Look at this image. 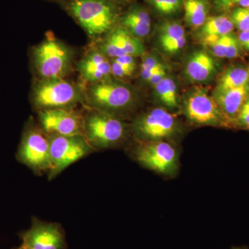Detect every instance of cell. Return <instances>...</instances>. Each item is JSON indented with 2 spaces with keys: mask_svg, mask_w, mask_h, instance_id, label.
<instances>
[{
  "mask_svg": "<svg viewBox=\"0 0 249 249\" xmlns=\"http://www.w3.org/2000/svg\"><path fill=\"white\" fill-rule=\"evenodd\" d=\"M63 4L69 14L92 38L110 32L121 17L114 0H65Z\"/></svg>",
  "mask_w": 249,
  "mask_h": 249,
  "instance_id": "obj_1",
  "label": "cell"
},
{
  "mask_svg": "<svg viewBox=\"0 0 249 249\" xmlns=\"http://www.w3.org/2000/svg\"><path fill=\"white\" fill-rule=\"evenodd\" d=\"M83 121V134L94 150L114 148L127 137V124L116 114L90 108Z\"/></svg>",
  "mask_w": 249,
  "mask_h": 249,
  "instance_id": "obj_2",
  "label": "cell"
},
{
  "mask_svg": "<svg viewBox=\"0 0 249 249\" xmlns=\"http://www.w3.org/2000/svg\"><path fill=\"white\" fill-rule=\"evenodd\" d=\"M85 100L80 87L64 78L38 80L34 85L32 102L38 110L65 108L73 109Z\"/></svg>",
  "mask_w": 249,
  "mask_h": 249,
  "instance_id": "obj_3",
  "label": "cell"
},
{
  "mask_svg": "<svg viewBox=\"0 0 249 249\" xmlns=\"http://www.w3.org/2000/svg\"><path fill=\"white\" fill-rule=\"evenodd\" d=\"M33 62L40 79L64 78L71 69L72 53L65 44L49 34L34 49Z\"/></svg>",
  "mask_w": 249,
  "mask_h": 249,
  "instance_id": "obj_4",
  "label": "cell"
},
{
  "mask_svg": "<svg viewBox=\"0 0 249 249\" xmlns=\"http://www.w3.org/2000/svg\"><path fill=\"white\" fill-rule=\"evenodd\" d=\"M85 100L91 109L119 116L133 107L136 97L128 85L107 78L90 84L85 91Z\"/></svg>",
  "mask_w": 249,
  "mask_h": 249,
  "instance_id": "obj_5",
  "label": "cell"
},
{
  "mask_svg": "<svg viewBox=\"0 0 249 249\" xmlns=\"http://www.w3.org/2000/svg\"><path fill=\"white\" fill-rule=\"evenodd\" d=\"M18 161L34 173H48L50 168V137L41 127L28 124L16 153Z\"/></svg>",
  "mask_w": 249,
  "mask_h": 249,
  "instance_id": "obj_6",
  "label": "cell"
},
{
  "mask_svg": "<svg viewBox=\"0 0 249 249\" xmlns=\"http://www.w3.org/2000/svg\"><path fill=\"white\" fill-rule=\"evenodd\" d=\"M50 168L49 180L56 178L69 166L94 152L83 135L49 136Z\"/></svg>",
  "mask_w": 249,
  "mask_h": 249,
  "instance_id": "obj_7",
  "label": "cell"
},
{
  "mask_svg": "<svg viewBox=\"0 0 249 249\" xmlns=\"http://www.w3.org/2000/svg\"><path fill=\"white\" fill-rule=\"evenodd\" d=\"M178 128L176 117L162 107L142 114L132 124L134 136L142 142L167 141L178 133Z\"/></svg>",
  "mask_w": 249,
  "mask_h": 249,
  "instance_id": "obj_8",
  "label": "cell"
},
{
  "mask_svg": "<svg viewBox=\"0 0 249 249\" xmlns=\"http://www.w3.org/2000/svg\"><path fill=\"white\" fill-rule=\"evenodd\" d=\"M183 113L187 120L195 125L230 127L234 124L214 98L203 89L195 90L189 94L185 101Z\"/></svg>",
  "mask_w": 249,
  "mask_h": 249,
  "instance_id": "obj_9",
  "label": "cell"
},
{
  "mask_svg": "<svg viewBox=\"0 0 249 249\" xmlns=\"http://www.w3.org/2000/svg\"><path fill=\"white\" fill-rule=\"evenodd\" d=\"M134 155L139 164L160 175L171 176L178 171V149L167 141L142 142Z\"/></svg>",
  "mask_w": 249,
  "mask_h": 249,
  "instance_id": "obj_10",
  "label": "cell"
},
{
  "mask_svg": "<svg viewBox=\"0 0 249 249\" xmlns=\"http://www.w3.org/2000/svg\"><path fill=\"white\" fill-rule=\"evenodd\" d=\"M40 127L49 136L83 135L84 121L73 109L57 108L39 112Z\"/></svg>",
  "mask_w": 249,
  "mask_h": 249,
  "instance_id": "obj_11",
  "label": "cell"
},
{
  "mask_svg": "<svg viewBox=\"0 0 249 249\" xmlns=\"http://www.w3.org/2000/svg\"><path fill=\"white\" fill-rule=\"evenodd\" d=\"M22 245L34 249H66L65 233L57 223L34 219L30 229L20 235Z\"/></svg>",
  "mask_w": 249,
  "mask_h": 249,
  "instance_id": "obj_12",
  "label": "cell"
},
{
  "mask_svg": "<svg viewBox=\"0 0 249 249\" xmlns=\"http://www.w3.org/2000/svg\"><path fill=\"white\" fill-rule=\"evenodd\" d=\"M99 49L108 58L112 59L124 55L139 56L145 52L141 39L134 37L120 25L108 33Z\"/></svg>",
  "mask_w": 249,
  "mask_h": 249,
  "instance_id": "obj_13",
  "label": "cell"
},
{
  "mask_svg": "<svg viewBox=\"0 0 249 249\" xmlns=\"http://www.w3.org/2000/svg\"><path fill=\"white\" fill-rule=\"evenodd\" d=\"M80 76L89 84L98 83L111 75V62L99 48L92 49L77 65Z\"/></svg>",
  "mask_w": 249,
  "mask_h": 249,
  "instance_id": "obj_14",
  "label": "cell"
},
{
  "mask_svg": "<svg viewBox=\"0 0 249 249\" xmlns=\"http://www.w3.org/2000/svg\"><path fill=\"white\" fill-rule=\"evenodd\" d=\"M217 65L213 57L204 50L194 52L186 65V73L193 82L203 83L211 80L217 71Z\"/></svg>",
  "mask_w": 249,
  "mask_h": 249,
  "instance_id": "obj_15",
  "label": "cell"
},
{
  "mask_svg": "<svg viewBox=\"0 0 249 249\" xmlns=\"http://www.w3.org/2000/svg\"><path fill=\"white\" fill-rule=\"evenodd\" d=\"M119 25L137 38L146 37L151 31L152 20L146 10L134 5L119 19Z\"/></svg>",
  "mask_w": 249,
  "mask_h": 249,
  "instance_id": "obj_16",
  "label": "cell"
},
{
  "mask_svg": "<svg viewBox=\"0 0 249 249\" xmlns=\"http://www.w3.org/2000/svg\"><path fill=\"white\" fill-rule=\"evenodd\" d=\"M249 97V85L226 91H215L214 99L223 112L233 121Z\"/></svg>",
  "mask_w": 249,
  "mask_h": 249,
  "instance_id": "obj_17",
  "label": "cell"
},
{
  "mask_svg": "<svg viewBox=\"0 0 249 249\" xmlns=\"http://www.w3.org/2000/svg\"><path fill=\"white\" fill-rule=\"evenodd\" d=\"M247 85H249V70L242 67H232L223 73L215 91H226Z\"/></svg>",
  "mask_w": 249,
  "mask_h": 249,
  "instance_id": "obj_18",
  "label": "cell"
},
{
  "mask_svg": "<svg viewBox=\"0 0 249 249\" xmlns=\"http://www.w3.org/2000/svg\"><path fill=\"white\" fill-rule=\"evenodd\" d=\"M185 19L190 27H201L207 19L208 4L205 0H185Z\"/></svg>",
  "mask_w": 249,
  "mask_h": 249,
  "instance_id": "obj_19",
  "label": "cell"
},
{
  "mask_svg": "<svg viewBox=\"0 0 249 249\" xmlns=\"http://www.w3.org/2000/svg\"><path fill=\"white\" fill-rule=\"evenodd\" d=\"M154 89L155 96L165 107L174 109L178 107V87L173 78L165 77Z\"/></svg>",
  "mask_w": 249,
  "mask_h": 249,
  "instance_id": "obj_20",
  "label": "cell"
},
{
  "mask_svg": "<svg viewBox=\"0 0 249 249\" xmlns=\"http://www.w3.org/2000/svg\"><path fill=\"white\" fill-rule=\"evenodd\" d=\"M230 18L219 16L208 18L201 26V34L204 37H217L231 34L234 29Z\"/></svg>",
  "mask_w": 249,
  "mask_h": 249,
  "instance_id": "obj_21",
  "label": "cell"
},
{
  "mask_svg": "<svg viewBox=\"0 0 249 249\" xmlns=\"http://www.w3.org/2000/svg\"><path fill=\"white\" fill-rule=\"evenodd\" d=\"M111 75L119 78L130 77L137 68L135 57L124 55L113 58L111 62Z\"/></svg>",
  "mask_w": 249,
  "mask_h": 249,
  "instance_id": "obj_22",
  "label": "cell"
},
{
  "mask_svg": "<svg viewBox=\"0 0 249 249\" xmlns=\"http://www.w3.org/2000/svg\"><path fill=\"white\" fill-rule=\"evenodd\" d=\"M186 36L184 28L178 23L165 22L160 27L159 37L161 47Z\"/></svg>",
  "mask_w": 249,
  "mask_h": 249,
  "instance_id": "obj_23",
  "label": "cell"
},
{
  "mask_svg": "<svg viewBox=\"0 0 249 249\" xmlns=\"http://www.w3.org/2000/svg\"><path fill=\"white\" fill-rule=\"evenodd\" d=\"M228 35L217 37H204L205 47L218 58H226L227 53Z\"/></svg>",
  "mask_w": 249,
  "mask_h": 249,
  "instance_id": "obj_24",
  "label": "cell"
},
{
  "mask_svg": "<svg viewBox=\"0 0 249 249\" xmlns=\"http://www.w3.org/2000/svg\"><path fill=\"white\" fill-rule=\"evenodd\" d=\"M152 6L160 14L171 15L181 9L183 0H148Z\"/></svg>",
  "mask_w": 249,
  "mask_h": 249,
  "instance_id": "obj_25",
  "label": "cell"
},
{
  "mask_svg": "<svg viewBox=\"0 0 249 249\" xmlns=\"http://www.w3.org/2000/svg\"><path fill=\"white\" fill-rule=\"evenodd\" d=\"M234 27L237 28L240 32L249 30V9L237 7L232 10L231 15Z\"/></svg>",
  "mask_w": 249,
  "mask_h": 249,
  "instance_id": "obj_26",
  "label": "cell"
},
{
  "mask_svg": "<svg viewBox=\"0 0 249 249\" xmlns=\"http://www.w3.org/2000/svg\"><path fill=\"white\" fill-rule=\"evenodd\" d=\"M161 63L156 57L149 55L144 59L141 65V78L142 81L147 83L156 69Z\"/></svg>",
  "mask_w": 249,
  "mask_h": 249,
  "instance_id": "obj_27",
  "label": "cell"
},
{
  "mask_svg": "<svg viewBox=\"0 0 249 249\" xmlns=\"http://www.w3.org/2000/svg\"><path fill=\"white\" fill-rule=\"evenodd\" d=\"M242 49L238 38L232 33L229 34L226 58H235L240 56Z\"/></svg>",
  "mask_w": 249,
  "mask_h": 249,
  "instance_id": "obj_28",
  "label": "cell"
},
{
  "mask_svg": "<svg viewBox=\"0 0 249 249\" xmlns=\"http://www.w3.org/2000/svg\"><path fill=\"white\" fill-rule=\"evenodd\" d=\"M235 124L245 128L249 125V97L241 108L238 115L236 117Z\"/></svg>",
  "mask_w": 249,
  "mask_h": 249,
  "instance_id": "obj_29",
  "label": "cell"
},
{
  "mask_svg": "<svg viewBox=\"0 0 249 249\" xmlns=\"http://www.w3.org/2000/svg\"><path fill=\"white\" fill-rule=\"evenodd\" d=\"M167 76H168V74H167L166 67L164 65L160 63V66L157 67L154 73H152L147 83L154 88L155 85L160 83L161 80L164 79L165 77Z\"/></svg>",
  "mask_w": 249,
  "mask_h": 249,
  "instance_id": "obj_30",
  "label": "cell"
},
{
  "mask_svg": "<svg viewBox=\"0 0 249 249\" xmlns=\"http://www.w3.org/2000/svg\"><path fill=\"white\" fill-rule=\"evenodd\" d=\"M186 36L162 46V48H163L165 52H168V53H175L181 50V49H183L185 45H186Z\"/></svg>",
  "mask_w": 249,
  "mask_h": 249,
  "instance_id": "obj_31",
  "label": "cell"
},
{
  "mask_svg": "<svg viewBox=\"0 0 249 249\" xmlns=\"http://www.w3.org/2000/svg\"><path fill=\"white\" fill-rule=\"evenodd\" d=\"M237 0H214V4L221 11H227L235 4Z\"/></svg>",
  "mask_w": 249,
  "mask_h": 249,
  "instance_id": "obj_32",
  "label": "cell"
},
{
  "mask_svg": "<svg viewBox=\"0 0 249 249\" xmlns=\"http://www.w3.org/2000/svg\"><path fill=\"white\" fill-rule=\"evenodd\" d=\"M237 38H238L242 49L249 52V30L240 32Z\"/></svg>",
  "mask_w": 249,
  "mask_h": 249,
  "instance_id": "obj_33",
  "label": "cell"
},
{
  "mask_svg": "<svg viewBox=\"0 0 249 249\" xmlns=\"http://www.w3.org/2000/svg\"><path fill=\"white\" fill-rule=\"evenodd\" d=\"M235 4L238 5L239 7L249 9V0H237Z\"/></svg>",
  "mask_w": 249,
  "mask_h": 249,
  "instance_id": "obj_34",
  "label": "cell"
},
{
  "mask_svg": "<svg viewBox=\"0 0 249 249\" xmlns=\"http://www.w3.org/2000/svg\"><path fill=\"white\" fill-rule=\"evenodd\" d=\"M15 249H34L33 248H31V247H28V246L24 245H21L20 247H18V248Z\"/></svg>",
  "mask_w": 249,
  "mask_h": 249,
  "instance_id": "obj_35",
  "label": "cell"
},
{
  "mask_svg": "<svg viewBox=\"0 0 249 249\" xmlns=\"http://www.w3.org/2000/svg\"><path fill=\"white\" fill-rule=\"evenodd\" d=\"M231 249H248V247L245 246H240V247H232Z\"/></svg>",
  "mask_w": 249,
  "mask_h": 249,
  "instance_id": "obj_36",
  "label": "cell"
},
{
  "mask_svg": "<svg viewBox=\"0 0 249 249\" xmlns=\"http://www.w3.org/2000/svg\"><path fill=\"white\" fill-rule=\"evenodd\" d=\"M53 1H62V2H63V1H65V0H53Z\"/></svg>",
  "mask_w": 249,
  "mask_h": 249,
  "instance_id": "obj_37",
  "label": "cell"
},
{
  "mask_svg": "<svg viewBox=\"0 0 249 249\" xmlns=\"http://www.w3.org/2000/svg\"><path fill=\"white\" fill-rule=\"evenodd\" d=\"M247 129H248V130L249 131V125L248 126V127H247Z\"/></svg>",
  "mask_w": 249,
  "mask_h": 249,
  "instance_id": "obj_38",
  "label": "cell"
},
{
  "mask_svg": "<svg viewBox=\"0 0 249 249\" xmlns=\"http://www.w3.org/2000/svg\"><path fill=\"white\" fill-rule=\"evenodd\" d=\"M248 70H249V69H248Z\"/></svg>",
  "mask_w": 249,
  "mask_h": 249,
  "instance_id": "obj_39",
  "label": "cell"
}]
</instances>
